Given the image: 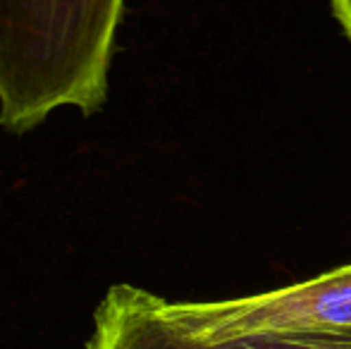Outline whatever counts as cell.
<instances>
[{"label":"cell","instance_id":"cell-1","mask_svg":"<svg viewBox=\"0 0 351 349\" xmlns=\"http://www.w3.org/2000/svg\"><path fill=\"white\" fill-rule=\"evenodd\" d=\"M125 0H0V127L27 134L51 112H101Z\"/></svg>","mask_w":351,"mask_h":349},{"label":"cell","instance_id":"cell-2","mask_svg":"<svg viewBox=\"0 0 351 349\" xmlns=\"http://www.w3.org/2000/svg\"><path fill=\"white\" fill-rule=\"evenodd\" d=\"M162 323L199 342L351 330V263L270 292L220 302H167L153 294Z\"/></svg>","mask_w":351,"mask_h":349},{"label":"cell","instance_id":"cell-3","mask_svg":"<svg viewBox=\"0 0 351 349\" xmlns=\"http://www.w3.org/2000/svg\"><path fill=\"white\" fill-rule=\"evenodd\" d=\"M86 349H351V330L199 342L160 321L153 292L134 285H115L98 304Z\"/></svg>","mask_w":351,"mask_h":349},{"label":"cell","instance_id":"cell-4","mask_svg":"<svg viewBox=\"0 0 351 349\" xmlns=\"http://www.w3.org/2000/svg\"><path fill=\"white\" fill-rule=\"evenodd\" d=\"M330 3H332L335 17H337V22L342 24L344 34H347L349 41H351V0H330Z\"/></svg>","mask_w":351,"mask_h":349}]
</instances>
